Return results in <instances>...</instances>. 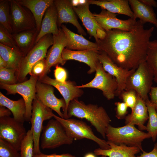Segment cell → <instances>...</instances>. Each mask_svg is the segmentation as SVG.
I'll use <instances>...</instances> for the list:
<instances>
[{
    "label": "cell",
    "instance_id": "6da1fadb",
    "mask_svg": "<svg viewBox=\"0 0 157 157\" xmlns=\"http://www.w3.org/2000/svg\"><path fill=\"white\" fill-rule=\"evenodd\" d=\"M154 27L144 28L139 20L133 29L126 31L113 29L106 31L105 36L97 43L118 66L128 70L136 69L146 60L150 38Z\"/></svg>",
    "mask_w": 157,
    "mask_h": 157
},
{
    "label": "cell",
    "instance_id": "7a4b0ae2",
    "mask_svg": "<svg viewBox=\"0 0 157 157\" xmlns=\"http://www.w3.org/2000/svg\"><path fill=\"white\" fill-rule=\"evenodd\" d=\"M72 116L86 119L103 138H106L107 128L111 119L102 106L93 104H86L78 99H74L68 106L67 119Z\"/></svg>",
    "mask_w": 157,
    "mask_h": 157
},
{
    "label": "cell",
    "instance_id": "3957f363",
    "mask_svg": "<svg viewBox=\"0 0 157 157\" xmlns=\"http://www.w3.org/2000/svg\"><path fill=\"white\" fill-rule=\"evenodd\" d=\"M106 137L108 141L119 145L124 144L129 146L138 147L144 150L142 143L145 139L151 138L148 133L137 129L133 125H125L120 127H114L109 125L107 127Z\"/></svg>",
    "mask_w": 157,
    "mask_h": 157
},
{
    "label": "cell",
    "instance_id": "277c9868",
    "mask_svg": "<svg viewBox=\"0 0 157 157\" xmlns=\"http://www.w3.org/2000/svg\"><path fill=\"white\" fill-rule=\"evenodd\" d=\"M53 117L60 123L67 135L74 140L86 138L95 142L101 149L110 148L107 142L97 137L90 126L85 122L73 118H62L54 114Z\"/></svg>",
    "mask_w": 157,
    "mask_h": 157
},
{
    "label": "cell",
    "instance_id": "5b68a950",
    "mask_svg": "<svg viewBox=\"0 0 157 157\" xmlns=\"http://www.w3.org/2000/svg\"><path fill=\"white\" fill-rule=\"evenodd\" d=\"M53 36L47 34L41 38L33 48L24 57L19 71L16 73L17 82L24 81L26 76L30 74L34 64L46 57L48 48L53 44Z\"/></svg>",
    "mask_w": 157,
    "mask_h": 157
},
{
    "label": "cell",
    "instance_id": "8992f818",
    "mask_svg": "<svg viewBox=\"0 0 157 157\" xmlns=\"http://www.w3.org/2000/svg\"><path fill=\"white\" fill-rule=\"evenodd\" d=\"M154 81L151 69L144 61L140 63L135 71L128 78L125 90H133L145 101L149 99Z\"/></svg>",
    "mask_w": 157,
    "mask_h": 157
},
{
    "label": "cell",
    "instance_id": "52a82bcc",
    "mask_svg": "<svg viewBox=\"0 0 157 157\" xmlns=\"http://www.w3.org/2000/svg\"><path fill=\"white\" fill-rule=\"evenodd\" d=\"M41 138L42 149H53L64 144H71L74 140L67 135L60 123L56 119L49 120L43 126Z\"/></svg>",
    "mask_w": 157,
    "mask_h": 157
},
{
    "label": "cell",
    "instance_id": "ba28073f",
    "mask_svg": "<svg viewBox=\"0 0 157 157\" xmlns=\"http://www.w3.org/2000/svg\"><path fill=\"white\" fill-rule=\"evenodd\" d=\"M38 77L31 76L30 78L13 85L0 83V87L7 91V94H19L22 96L26 106L25 121H30L32 110V103L36 97V86Z\"/></svg>",
    "mask_w": 157,
    "mask_h": 157
},
{
    "label": "cell",
    "instance_id": "9c48e42d",
    "mask_svg": "<svg viewBox=\"0 0 157 157\" xmlns=\"http://www.w3.org/2000/svg\"><path fill=\"white\" fill-rule=\"evenodd\" d=\"M52 110L44 105L37 97L33 100L30 120L34 138L33 154L40 153V140L44 121L53 117Z\"/></svg>",
    "mask_w": 157,
    "mask_h": 157
},
{
    "label": "cell",
    "instance_id": "30bf717a",
    "mask_svg": "<svg viewBox=\"0 0 157 157\" xmlns=\"http://www.w3.org/2000/svg\"><path fill=\"white\" fill-rule=\"evenodd\" d=\"M95 72V77L91 81L85 84L77 85V87L98 89L102 91L103 95L108 100L113 99L116 96L118 87L116 79L104 70L99 61L97 64Z\"/></svg>",
    "mask_w": 157,
    "mask_h": 157
},
{
    "label": "cell",
    "instance_id": "8fae6325",
    "mask_svg": "<svg viewBox=\"0 0 157 157\" xmlns=\"http://www.w3.org/2000/svg\"><path fill=\"white\" fill-rule=\"evenodd\" d=\"M26 133L23 123L10 116L0 117V139L8 142L18 151Z\"/></svg>",
    "mask_w": 157,
    "mask_h": 157
},
{
    "label": "cell",
    "instance_id": "7c38bea8",
    "mask_svg": "<svg viewBox=\"0 0 157 157\" xmlns=\"http://www.w3.org/2000/svg\"><path fill=\"white\" fill-rule=\"evenodd\" d=\"M13 33L36 29L35 18L31 11L17 0H9Z\"/></svg>",
    "mask_w": 157,
    "mask_h": 157
},
{
    "label": "cell",
    "instance_id": "4fadbf2b",
    "mask_svg": "<svg viewBox=\"0 0 157 157\" xmlns=\"http://www.w3.org/2000/svg\"><path fill=\"white\" fill-rule=\"evenodd\" d=\"M97 57L104 70L114 77L118 84L115 96H119L125 90L127 81L129 77L136 70H128L118 66L115 64L104 52L99 51Z\"/></svg>",
    "mask_w": 157,
    "mask_h": 157
},
{
    "label": "cell",
    "instance_id": "5bb4252c",
    "mask_svg": "<svg viewBox=\"0 0 157 157\" xmlns=\"http://www.w3.org/2000/svg\"><path fill=\"white\" fill-rule=\"evenodd\" d=\"M53 42L51 48L47 52L46 57V67L44 71L39 80L48 73L53 66L59 64L63 65L66 61L62 57L63 49L67 45L68 41L65 34L61 28H59L58 34L53 35Z\"/></svg>",
    "mask_w": 157,
    "mask_h": 157
},
{
    "label": "cell",
    "instance_id": "9a60e30c",
    "mask_svg": "<svg viewBox=\"0 0 157 157\" xmlns=\"http://www.w3.org/2000/svg\"><path fill=\"white\" fill-rule=\"evenodd\" d=\"M38 81L53 86L59 91L65 103V107L63 113L64 118L67 119V110L69 103L73 99L81 96L83 93V91L77 87L74 81L68 80L65 83H62L50 77L47 74Z\"/></svg>",
    "mask_w": 157,
    "mask_h": 157
},
{
    "label": "cell",
    "instance_id": "2e32d148",
    "mask_svg": "<svg viewBox=\"0 0 157 157\" xmlns=\"http://www.w3.org/2000/svg\"><path fill=\"white\" fill-rule=\"evenodd\" d=\"M94 18L100 26L106 31L113 29L126 31L132 30L137 21L133 18L123 20L117 18V14L101 9L99 14L94 13Z\"/></svg>",
    "mask_w": 157,
    "mask_h": 157
},
{
    "label": "cell",
    "instance_id": "e0dca14e",
    "mask_svg": "<svg viewBox=\"0 0 157 157\" xmlns=\"http://www.w3.org/2000/svg\"><path fill=\"white\" fill-rule=\"evenodd\" d=\"M36 97L45 106L56 112L59 116L64 118L63 111L65 107L63 99H58L54 93L53 87L38 81L36 86Z\"/></svg>",
    "mask_w": 157,
    "mask_h": 157
},
{
    "label": "cell",
    "instance_id": "ac0fdd59",
    "mask_svg": "<svg viewBox=\"0 0 157 157\" xmlns=\"http://www.w3.org/2000/svg\"><path fill=\"white\" fill-rule=\"evenodd\" d=\"M88 2L79 5L76 7H73L74 10L87 30L88 33L95 39L96 42L99 39L103 38L106 34L105 31L99 24L95 20L94 14L90 11Z\"/></svg>",
    "mask_w": 157,
    "mask_h": 157
},
{
    "label": "cell",
    "instance_id": "d6986e66",
    "mask_svg": "<svg viewBox=\"0 0 157 157\" xmlns=\"http://www.w3.org/2000/svg\"><path fill=\"white\" fill-rule=\"evenodd\" d=\"M58 15L57 25L61 26L63 23H70L77 28L79 33L86 35V33L78 22L75 14L71 0H54Z\"/></svg>",
    "mask_w": 157,
    "mask_h": 157
},
{
    "label": "cell",
    "instance_id": "ffe728a7",
    "mask_svg": "<svg viewBox=\"0 0 157 157\" xmlns=\"http://www.w3.org/2000/svg\"><path fill=\"white\" fill-rule=\"evenodd\" d=\"M99 51L92 50L75 51L65 48L62 51V57L66 61L74 60L86 64L90 67L87 73L90 74L96 71L97 64L99 61L97 57Z\"/></svg>",
    "mask_w": 157,
    "mask_h": 157
},
{
    "label": "cell",
    "instance_id": "44dd1931",
    "mask_svg": "<svg viewBox=\"0 0 157 157\" xmlns=\"http://www.w3.org/2000/svg\"><path fill=\"white\" fill-rule=\"evenodd\" d=\"M137 95L136 104L131 113L125 117V125H137L140 131L146 130L144 124L149 118L147 108L145 101Z\"/></svg>",
    "mask_w": 157,
    "mask_h": 157
},
{
    "label": "cell",
    "instance_id": "7402d4cb",
    "mask_svg": "<svg viewBox=\"0 0 157 157\" xmlns=\"http://www.w3.org/2000/svg\"><path fill=\"white\" fill-rule=\"evenodd\" d=\"M61 26L67 40V44L65 48L72 50L100 51L99 46L96 42L90 41L85 38L82 35L74 33L63 25H62Z\"/></svg>",
    "mask_w": 157,
    "mask_h": 157
},
{
    "label": "cell",
    "instance_id": "603a6c76",
    "mask_svg": "<svg viewBox=\"0 0 157 157\" xmlns=\"http://www.w3.org/2000/svg\"><path fill=\"white\" fill-rule=\"evenodd\" d=\"M107 142L110 148L106 149H96L94 151L95 155H103L108 157H136L135 155L141 151L137 147L129 146L124 144L117 145L108 141Z\"/></svg>",
    "mask_w": 157,
    "mask_h": 157
},
{
    "label": "cell",
    "instance_id": "cb8c5ba5",
    "mask_svg": "<svg viewBox=\"0 0 157 157\" xmlns=\"http://www.w3.org/2000/svg\"><path fill=\"white\" fill-rule=\"evenodd\" d=\"M22 6L28 9L35 20L36 30L39 32L43 17L48 8L53 3V0H17Z\"/></svg>",
    "mask_w": 157,
    "mask_h": 157
},
{
    "label": "cell",
    "instance_id": "d4e9b609",
    "mask_svg": "<svg viewBox=\"0 0 157 157\" xmlns=\"http://www.w3.org/2000/svg\"><path fill=\"white\" fill-rule=\"evenodd\" d=\"M57 20V11L53 3L48 8L44 14L36 43L41 38L47 34H51L53 35H56L58 34L59 29L58 27Z\"/></svg>",
    "mask_w": 157,
    "mask_h": 157
},
{
    "label": "cell",
    "instance_id": "484cf974",
    "mask_svg": "<svg viewBox=\"0 0 157 157\" xmlns=\"http://www.w3.org/2000/svg\"><path fill=\"white\" fill-rule=\"evenodd\" d=\"M90 4L100 6L104 9L115 14H122L133 18V13L128 0H88Z\"/></svg>",
    "mask_w": 157,
    "mask_h": 157
},
{
    "label": "cell",
    "instance_id": "4316f807",
    "mask_svg": "<svg viewBox=\"0 0 157 157\" xmlns=\"http://www.w3.org/2000/svg\"><path fill=\"white\" fill-rule=\"evenodd\" d=\"M129 4L133 13V19L144 24L149 23L157 28V18L152 7L147 6L140 0H129Z\"/></svg>",
    "mask_w": 157,
    "mask_h": 157
},
{
    "label": "cell",
    "instance_id": "83f0119b",
    "mask_svg": "<svg viewBox=\"0 0 157 157\" xmlns=\"http://www.w3.org/2000/svg\"><path fill=\"white\" fill-rule=\"evenodd\" d=\"M38 33L36 29L29 30L12 34L20 50L26 56L36 44Z\"/></svg>",
    "mask_w": 157,
    "mask_h": 157
},
{
    "label": "cell",
    "instance_id": "f1b7e54d",
    "mask_svg": "<svg viewBox=\"0 0 157 157\" xmlns=\"http://www.w3.org/2000/svg\"><path fill=\"white\" fill-rule=\"evenodd\" d=\"M25 56L20 50L0 43V56L6 62L7 68L14 69L17 73Z\"/></svg>",
    "mask_w": 157,
    "mask_h": 157
},
{
    "label": "cell",
    "instance_id": "f546056e",
    "mask_svg": "<svg viewBox=\"0 0 157 157\" xmlns=\"http://www.w3.org/2000/svg\"><path fill=\"white\" fill-rule=\"evenodd\" d=\"M0 106L9 109L12 112L13 117L17 121L24 123L25 121L26 106L23 98L13 100L6 97L0 92Z\"/></svg>",
    "mask_w": 157,
    "mask_h": 157
},
{
    "label": "cell",
    "instance_id": "4dcf8cb0",
    "mask_svg": "<svg viewBox=\"0 0 157 157\" xmlns=\"http://www.w3.org/2000/svg\"><path fill=\"white\" fill-rule=\"evenodd\" d=\"M147 108L148 121L146 126V130L154 142L157 137V112L155 105L149 99L145 101Z\"/></svg>",
    "mask_w": 157,
    "mask_h": 157
},
{
    "label": "cell",
    "instance_id": "1f68e13d",
    "mask_svg": "<svg viewBox=\"0 0 157 157\" xmlns=\"http://www.w3.org/2000/svg\"><path fill=\"white\" fill-rule=\"evenodd\" d=\"M146 61L153 72L154 81L157 84V40L149 41Z\"/></svg>",
    "mask_w": 157,
    "mask_h": 157
},
{
    "label": "cell",
    "instance_id": "d6a6232c",
    "mask_svg": "<svg viewBox=\"0 0 157 157\" xmlns=\"http://www.w3.org/2000/svg\"><path fill=\"white\" fill-rule=\"evenodd\" d=\"M0 24L13 34L9 0L0 1Z\"/></svg>",
    "mask_w": 157,
    "mask_h": 157
},
{
    "label": "cell",
    "instance_id": "836d02e7",
    "mask_svg": "<svg viewBox=\"0 0 157 157\" xmlns=\"http://www.w3.org/2000/svg\"><path fill=\"white\" fill-rule=\"evenodd\" d=\"M34 138L31 130L27 131L22 141L20 149V157H33V155Z\"/></svg>",
    "mask_w": 157,
    "mask_h": 157
},
{
    "label": "cell",
    "instance_id": "e575fe53",
    "mask_svg": "<svg viewBox=\"0 0 157 157\" xmlns=\"http://www.w3.org/2000/svg\"><path fill=\"white\" fill-rule=\"evenodd\" d=\"M16 72L13 69L6 68H0V83L10 85L17 83Z\"/></svg>",
    "mask_w": 157,
    "mask_h": 157
},
{
    "label": "cell",
    "instance_id": "d590c367",
    "mask_svg": "<svg viewBox=\"0 0 157 157\" xmlns=\"http://www.w3.org/2000/svg\"><path fill=\"white\" fill-rule=\"evenodd\" d=\"M0 43L11 48L19 50L11 33L3 26L0 24Z\"/></svg>",
    "mask_w": 157,
    "mask_h": 157
},
{
    "label": "cell",
    "instance_id": "8d00e7d4",
    "mask_svg": "<svg viewBox=\"0 0 157 157\" xmlns=\"http://www.w3.org/2000/svg\"><path fill=\"white\" fill-rule=\"evenodd\" d=\"M137 95V94L135 91L133 90H124L118 97L132 110L136 103Z\"/></svg>",
    "mask_w": 157,
    "mask_h": 157
},
{
    "label": "cell",
    "instance_id": "74e56055",
    "mask_svg": "<svg viewBox=\"0 0 157 157\" xmlns=\"http://www.w3.org/2000/svg\"><path fill=\"white\" fill-rule=\"evenodd\" d=\"M0 157H20V155L11 145L0 139Z\"/></svg>",
    "mask_w": 157,
    "mask_h": 157
},
{
    "label": "cell",
    "instance_id": "f35d334b",
    "mask_svg": "<svg viewBox=\"0 0 157 157\" xmlns=\"http://www.w3.org/2000/svg\"><path fill=\"white\" fill-rule=\"evenodd\" d=\"M46 62L45 58L42 59L36 63L33 66L30 75L38 77H41L45 70Z\"/></svg>",
    "mask_w": 157,
    "mask_h": 157
},
{
    "label": "cell",
    "instance_id": "ab89813d",
    "mask_svg": "<svg viewBox=\"0 0 157 157\" xmlns=\"http://www.w3.org/2000/svg\"><path fill=\"white\" fill-rule=\"evenodd\" d=\"M115 104L116 106L115 117L118 119L125 118L128 113V107L123 102H117L115 103Z\"/></svg>",
    "mask_w": 157,
    "mask_h": 157
},
{
    "label": "cell",
    "instance_id": "60d3db41",
    "mask_svg": "<svg viewBox=\"0 0 157 157\" xmlns=\"http://www.w3.org/2000/svg\"><path fill=\"white\" fill-rule=\"evenodd\" d=\"M54 70L55 79L57 81L63 83L66 82L67 73L65 69L60 67L58 65H56Z\"/></svg>",
    "mask_w": 157,
    "mask_h": 157
},
{
    "label": "cell",
    "instance_id": "b9f144b4",
    "mask_svg": "<svg viewBox=\"0 0 157 157\" xmlns=\"http://www.w3.org/2000/svg\"><path fill=\"white\" fill-rule=\"evenodd\" d=\"M33 157H76L75 156L69 153L58 154L56 153L51 154H46L42 153L37 154H33Z\"/></svg>",
    "mask_w": 157,
    "mask_h": 157
},
{
    "label": "cell",
    "instance_id": "7bdbcfd3",
    "mask_svg": "<svg viewBox=\"0 0 157 157\" xmlns=\"http://www.w3.org/2000/svg\"><path fill=\"white\" fill-rule=\"evenodd\" d=\"M150 101L157 108V87H152L149 93Z\"/></svg>",
    "mask_w": 157,
    "mask_h": 157
},
{
    "label": "cell",
    "instance_id": "ee69618b",
    "mask_svg": "<svg viewBox=\"0 0 157 157\" xmlns=\"http://www.w3.org/2000/svg\"><path fill=\"white\" fill-rule=\"evenodd\" d=\"M137 157H157V142L155 144L151 151L147 152L143 151L140 156Z\"/></svg>",
    "mask_w": 157,
    "mask_h": 157
},
{
    "label": "cell",
    "instance_id": "f6af8a7d",
    "mask_svg": "<svg viewBox=\"0 0 157 157\" xmlns=\"http://www.w3.org/2000/svg\"><path fill=\"white\" fill-rule=\"evenodd\" d=\"M12 114L11 111L6 107L0 106V117H9Z\"/></svg>",
    "mask_w": 157,
    "mask_h": 157
},
{
    "label": "cell",
    "instance_id": "bcb514c9",
    "mask_svg": "<svg viewBox=\"0 0 157 157\" xmlns=\"http://www.w3.org/2000/svg\"><path fill=\"white\" fill-rule=\"evenodd\" d=\"M145 5L151 7H157V2L154 0H140Z\"/></svg>",
    "mask_w": 157,
    "mask_h": 157
},
{
    "label": "cell",
    "instance_id": "7dc6e473",
    "mask_svg": "<svg viewBox=\"0 0 157 157\" xmlns=\"http://www.w3.org/2000/svg\"><path fill=\"white\" fill-rule=\"evenodd\" d=\"M7 68V65L5 61L0 56V68Z\"/></svg>",
    "mask_w": 157,
    "mask_h": 157
},
{
    "label": "cell",
    "instance_id": "c3c4849f",
    "mask_svg": "<svg viewBox=\"0 0 157 157\" xmlns=\"http://www.w3.org/2000/svg\"><path fill=\"white\" fill-rule=\"evenodd\" d=\"M94 154L92 153H88L86 154L84 157H96Z\"/></svg>",
    "mask_w": 157,
    "mask_h": 157
},
{
    "label": "cell",
    "instance_id": "681fc988",
    "mask_svg": "<svg viewBox=\"0 0 157 157\" xmlns=\"http://www.w3.org/2000/svg\"><path fill=\"white\" fill-rule=\"evenodd\" d=\"M100 157H107V156H101Z\"/></svg>",
    "mask_w": 157,
    "mask_h": 157
},
{
    "label": "cell",
    "instance_id": "f907efd6",
    "mask_svg": "<svg viewBox=\"0 0 157 157\" xmlns=\"http://www.w3.org/2000/svg\"><path fill=\"white\" fill-rule=\"evenodd\" d=\"M156 112H157V109H156Z\"/></svg>",
    "mask_w": 157,
    "mask_h": 157
}]
</instances>
